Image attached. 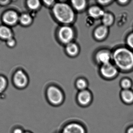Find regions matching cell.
Returning <instances> with one entry per match:
<instances>
[{"instance_id":"6da1fadb","label":"cell","mask_w":133,"mask_h":133,"mask_svg":"<svg viewBox=\"0 0 133 133\" xmlns=\"http://www.w3.org/2000/svg\"><path fill=\"white\" fill-rule=\"evenodd\" d=\"M52 11L55 19L63 25H70L75 20V11L71 5L64 2H56Z\"/></svg>"},{"instance_id":"7a4b0ae2","label":"cell","mask_w":133,"mask_h":133,"mask_svg":"<svg viewBox=\"0 0 133 133\" xmlns=\"http://www.w3.org/2000/svg\"><path fill=\"white\" fill-rule=\"evenodd\" d=\"M112 58L116 65L123 70H128L133 67V53L125 48H118L114 52Z\"/></svg>"},{"instance_id":"3957f363","label":"cell","mask_w":133,"mask_h":133,"mask_svg":"<svg viewBox=\"0 0 133 133\" xmlns=\"http://www.w3.org/2000/svg\"><path fill=\"white\" fill-rule=\"evenodd\" d=\"M74 36V30L69 25H63L58 29L57 31L58 40L65 45L72 42Z\"/></svg>"},{"instance_id":"277c9868","label":"cell","mask_w":133,"mask_h":133,"mask_svg":"<svg viewBox=\"0 0 133 133\" xmlns=\"http://www.w3.org/2000/svg\"><path fill=\"white\" fill-rule=\"evenodd\" d=\"M47 96L49 102L54 105L61 104L64 100L63 93L55 86H50L48 88Z\"/></svg>"},{"instance_id":"5b68a950","label":"cell","mask_w":133,"mask_h":133,"mask_svg":"<svg viewBox=\"0 0 133 133\" xmlns=\"http://www.w3.org/2000/svg\"><path fill=\"white\" fill-rule=\"evenodd\" d=\"M100 72L102 75L105 78L111 79L117 74V70L115 66L109 62L101 65Z\"/></svg>"},{"instance_id":"8992f818","label":"cell","mask_w":133,"mask_h":133,"mask_svg":"<svg viewBox=\"0 0 133 133\" xmlns=\"http://www.w3.org/2000/svg\"><path fill=\"white\" fill-rule=\"evenodd\" d=\"M111 58V55L108 50H101L95 54V60L101 65L110 62Z\"/></svg>"},{"instance_id":"52a82bcc","label":"cell","mask_w":133,"mask_h":133,"mask_svg":"<svg viewBox=\"0 0 133 133\" xmlns=\"http://www.w3.org/2000/svg\"><path fill=\"white\" fill-rule=\"evenodd\" d=\"M62 133H85V130L81 125L72 123L65 126Z\"/></svg>"},{"instance_id":"ba28073f","label":"cell","mask_w":133,"mask_h":133,"mask_svg":"<svg viewBox=\"0 0 133 133\" xmlns=\"http://www.w3.org/2000/svg\"><path fill=\"white\" fill-rule=\"evenodd\" d=\"M77 100L80 104L83 106L88 105L92 100V95L90 92L86 90L80 91L77 95Z\"/></svg>"},{"instance_id":"9c48e42d","label":"cell","mask_w":133,"mask_h":133,"mask_svg":"<svg viewBox=\"0 0 133 133\" xmlns=\"http://www.w3.org/2000/svg\"><path fill=\"white\" fill-rule=\"evenodd\" d=\"M108 27L103 25L96 27L94 32L95 38L98 41H102L108 35Z\"/></svg>"},{"instance_id":"30bf717a","label":"cell","mask_w":133,"mask_h":133,"mask_svg":"<svg viewBox=\"0 0 133 133\" xmlns=\"http://www.w3.org/2000/svg\"><path fill=\"white\" fill-rule=\"evenodd\" d=\"M88 15L91 18L95 19L101 18L105 12L98 5H92L88 9Z\"/></svg>"},{"instance_id":"8fae6325","label":"cell","mask_w":133,"mask_h":133,"mask_svg":"<svg viewBox=\"0 0 133 133\" xmlns=\"http://www.w3.org/2000/svg\"><path fill=\"white\" fill-rule=\"evenodd\" d=\"M14 82L16 85L20 87H24L27 82L26 76L22 71L17 72L14 77Z\"/></svg>"},{"instance_id":"7c38bea8","label":"cell","mask_w":133,"mask_h":133,"mask_svg":"<svg viewBox=\"0 0 133 133\" xmlns=\"http://www.w3.org/2000/svg\"><path fill=\"white\" fill-rule=\"evenodd\" d=\"M65 50L68 55L70 57H74L76 56L79 54V48L76 43L72 42L66 45Z\"/></svg>"},{"instance_id":"4fadbf2b","label":"cell","mask_w":133,"mask_h":133,"mask_svg":"<svg viewBox=\"0 0 133 133\" xmlns=\"http://www.w3.org/2000/svg\"><path fill=\"white\" fill-rule=\"evenodd\" d=\"M18 19L17 14L14 11H9L5 13L3 17V20L5 23L9 25L15 24Z\"/></svg>"},{"instance_id":"5bb4252c","label":"cell","mask_w":133,"mask_h":133,"mask_svg":"<svg viewBox=\"0 0 133 133\" xmlns=\"http://www.w3.org/2000/svg\"><path fill=\"white\" fill-rule=\"evenodd\" d=\"M87 5L85 0H73L71 1V6L74 11L81 12L86 8Z\"/></svg>"},{"instance_id":"9a60e30c","label":"cell","mask_w":133,"mask_h":133,"mask_svg":"<svg viewBox=\"0 0 133 133\" xmlns=\"http://www.w3.org/2000/svg\"><path fill=\"white\" fill-rule=\"evenodd\" d=\"M121 97L126 104H130L133 102V93L129 90H123L121 93Z\"/></svg>"},{"instance_id":"2e32d148","label":"cell","mask_w":133,"mask_h":133,"mask_svg":"<svg viewBox=\"0 0 133 133\" xmlns=\"http://www.w3.org/2000/svg\"><path fill=\"white\" fill-rule=\"evenodd\" d=\"M101 20L102 25L108 27L112 24L114 18L111 14L108 12H105L101 18Z\"/></svg>"},{"instance_id":"e0dca14e","label":"cell","mask_w":133,"mask_h":133,"mask_svg":"<svg viewBox=\"0 0 133 133\" xmlns=\"http://www.w3.org/2000/svg\"><path fill=\"white\" fill-rule=\"evenodd\" d=\"M0 37L7 40L10 39L11 37V30L6 27H0Z\"/></svg>"},{"instance_id":"ac0fdd59","label":"cell","mask_w":133,"mask_h":133,"mask_svg":"<svg viewBox=\"0 0 133 133\" xmlns=\"http://www.w3.org/2000/svg\"><path fill=\"white\" fill-rule=\"evenodd\" d=\"M76 86L80 91L84 90H87L88 86L87 82L83 78H79L76 81Z\"/></svg>"},{"instance_id":"d6986e66","label":"cell","mask_w":133,"mask_h":133,"mask_svg":"<svg viewBox=\"0 0 133 133\" xmlns=\"http://www.w3.org/2000/svg\"><path fill=\"white\" fill-rule=\"evenodd\" d=\"M27 5L31 10H36L40 7L41 3L38 0H30L27 1Z\"/></svg>"},{"instance_id":"ffe728a7","label":"cell","mask_w":133,"mask_h":133,"mask_svg":"<svg viewBox=\"0 0 133 133\" xmlns=\"http://www.w3.org/2000/svg\"><path fill=\"white\" fill-rule=\"evenodd\" d=\"M20 20L22 24L27 26L31 23L32 19L31 16L28 14H23L20 17Z\"/></svg>"},{"instance_id":"44dd1931","label":"cell","mask_w":133,"mask_h":133,"mask_svg":"<svg viewBox=\"0 0 133 133\" xmlns=\"http://www.w3.org/2000/svg\"><path fill=\"white\" fill-rule=\"evenodd\" d=\"M121 85L124 90H128L131 87L132 84L130 80L127 79H125L122 81Z\"/></svg>"},{"instance_id":"7402d4cb","label":"cell","mask_w":133,"mask_h":133,"mask_svg":"<svg viewBox=\"0 0 133 133\" xmlns=\"http://www.w3.org/2000/svg\"><path fill=\"white\" fill-rule=\"evenodd\" d=\"M43 4L48 7H51L53 8L54 5L56 4V1L54 0H48V1H43Z\"/></svg>"},{"instance_id":"603a6c76","label":"cell","mask_w":133,"mask_h":133,"mask_svg":"<svg viewBox=\"0 0 133 133\" xmlns=\"http://www.w3.org/2000/svg\"><path fill=\"white\" fill-rule=\"evenodd\" d=\"M6 85V81L3 77H0V93L3 91Z\"/></svg>"},{"instance_id":"cb8c5ba5","label":"cell","mask_w":133,"mask_h":133,"mask_svg":"<svg viewBox=\"0 0 133 133\" xmlns=\"http://www.w3.org/2000/svg\"><path fill=\"white\" fill-rule=\"evenodd\" d=\"M127 43L130 47L133 48V34L129 36L127 39Z\"/></svg>"},{"instance_id":"d4e9b609","label":"cell","mask_w":133,"mask_h":133,"mask_svg":"<svg viewBox=\"0 0 133 133\" xmlns=\"http://www.w3.org/2000/svg\"><path fill=\"white\" fill-rule=\"evenodd\" d=\"M98 4L102 5H105L108 4L111 2V1H97Z\"/></svg>"},{"instance_id":"484cf974","label":"cell","mask_w":133,"mask_h":133,"mask_svg":"<svg viewBox=\"0 0 133 133\" xmlns=\"http://www.w3.org/2000/svg\"><path fill=\"white\" fill-rule=\"evenodd\" d=\"M15 43V41L13 39H12L11 38L8 40V44L10 47H12V46H14Z\"/></svg>"},{"instance_id":"4316f807","label":"cell","mask_w":133,"mask_h":133,"mask_svg":"<svg viewBox=\"0 0 133 133\" xmlns=\"http://www.w3.org/2000/svg\"><path fill=\"white\" fill-rule=\"evenodd\" d=\"M127 133H133V127L129 128L127 130Z\"/></svg>"},{"instance_id":"83f0119b","label":"cell","mask_w":133,"mask_h":133,"mask_svg":"<svg viewBox=\"0 0 133 133\" xmlns=\"http://www.w3.org/2000/svg\"><path fill=\"white\" fill-rule=\"evenodd\" d=\"M14 133H23L22 131L20 129H16L14 132Z\"/></svg>"},{"instance_id":"f1b7e54d","label":"cell","mask_w":133,"mask_h":133,"mask_svg":"<svg viewBox=\"0 0 133 133\" xmlns=\"http://www.w3.org/2000/svg\"><path fill=\"white\" fill-rule=\"evenodd\" d=\"M8 1H0V2H1V4H5V3H7V2H8Z\"/></svg>"},{"instance_id":"f546056e","label":"cell","mask_w":133,"mask_h":133,"mask_svg":"<svg viewBox=\"0 0 133 133\" xmlns=\"http://www.w3.org/2000/svg\"><path fill=\"white\" fill-rule=\"evenodd\" d=\"M62 133V132L61 133Z\"/></svg>"}]
</instances>
